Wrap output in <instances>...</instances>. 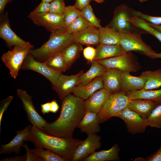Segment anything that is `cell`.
Here are the masks:
<instances>
[{
    "label": "cell",
    "mask_w": 161,
    "mask_h": 161,
    "mask_svg": "<svg viewBox=\"0 0 161 161\" xmlns=\"http://www.w3.org/2000/svg\"><path fill=\"white\" fill-rule=\"evenodd\" d=\"M84 100L69 94L61 100L59 117L53 122H47L41 130L49 135L64 138H73L75 128L84 112Z\"/></svg>",
    "instance_id": "cell-1"
},
{
    "label": "cell",
    "mask_w": 161,
    "mask_h": 161,
    "mask_svg": "<svg viewBox=\"0 0 161 161\" xmlns=\"http://www.w3.org/2000/svg\"><path fill=\"white\" fill-rule=\"evenodd\" d=\"M35 148L48 149L70 161L73 152L82 140L76 138H64L46 134L32 126L27 138Z\"/></svg>",
    "instance_id": "cell-2"
},
{
    "label": "cell",
    "mask_w": 161,
    "mask_h": 161,
    "mask_svg": "<svg viewBox=\"0 0 161 161\" xmlns=\"http://www.w3.org/2000/svg\"><path fill=\"white\" fill-rule=\"evenodd\" d=\"M75 33L68 32L66 28L51 32L48 40L41 47L31 49L29 53L36 60L44 62L52 55L61 52L74 42Z\"/></svg>",
    "instance_id": "cell-3"
},
{
    "label": "cell",
    "mask_w": 161,
    "mask_h": 161,
    "mask_svg": "<svg viewBox=\"0 0 161 161\" xmlns=\"http://www.w3.org/2000/svg\"><path fill=\"white\" fill-rule=\"evenodd\" d=\"M13 49L4 53L1 59L9 71V74L14 79L18 75L24 61L33 46L28 42L25 45H16Z\"/></svg>",
    "instance_id": "cell-4"
},
{
    "label": "cell",
    "mask_w": 161,
    "mask_h": 161,
    "mask_svg": "<svg viewBox=\"0 0 161 161\" xmlns=\"http://www.w3.org/2000/svg\"><path fill=\"white\" fill-rule=\"evenodd\" d=\"M129 100L124 92L119 91L112 93L97 113L100 123L114 117L117 113L127 107Z\"/></svg>",
    "instance_id": "cell-5"
},
{
    "label": "cell",
    "mask_w": 161,
    "mask_h": 161,
    "mask_svg": "<svg viewBox=\"0 0 161 161\" xmlns=\"http://www.w3.org/2000/svg\"><path fill=\"white\" fill-rule=\"evenodd\" d=\"M96 61L106 68H115L122 72H136L141 69L137 59L131 52H126L119 56Z\"/></svg>",
    "instance_id": "cell-6"
},
{
    "label": "cell",
    "mask_w": 161,
    "mask_h": 161,
    "mask_svg": "<svg viewBox=\"0 0 161 161\" xmlns=\"http://www.w3.org/2000/svg\"><path fill=\"white\" fill-rule=\"evenodd\" d=\"M119 32L120 44L126 52H140L150 58L156 52L143 41L140 34L129 30Z\"/></svg>",
    "instance_id": "cell-7"
},
{
    "label": "cell",
    "mask_w": 161,
    "mask_h": 161,
    "mask_svg": "<svg viewBox=\"0 0 161 161\" xmlns=\"http://www.w3.org/2000/svg\"><path fill=\"white\" fill-rule=\"evenodd\" d=\"M114 117L123 120L128 132L132 134L144 133L148 126L147 119L143 118L128 106L117 113Z\"/></svg>",
    "instance_id": "cell-8"
},
{
    "label": "cell",
    "mask_w": 161,
    "mask_h": 161,
    "mask_svg": "<svg viewBox=\"0 0 161 161\" xmlns=\"http://www.w3.org/2000/svg\"><path fill=\"white\" fill-rule=\"evenodd\" d=\"M27 17L35 24L44 27L51 32L66 28L63 15L49 12L36 13L31 12Z\"/></svg>",
    "instance_id": "cell-9"
},
{
    "label": "cell",
    "mask_w": 161,
    "mask_h": 161,
    "mask_svg": "<svg viewBox=\"0 0 161 161\" xmlns=\"http://www.w3.org/2000/svg\"><path fill=\"white\" fill-rule=\"evenodd\" d=\"M100 136L96 134L88 135L74 149L70 161H80L95 152L101 146Z\"/></svg>",
    "instance_id": "cell-10"
},
{
    "label": "cell",
    "mask_w": 161,
    "mask_h": 161,
    "mask_svg": "<svg viewBox=\"0 0 161 161\" xmlns=\"http://www.w3.org/2000/svg\"><path fill=\"white\" fill-rule=\"evenodd\" d=\"M18 96L21 101L23 108L25 112L29 121L41 130L46 125L47 122L37 112L34 105L32 96L26 91L18 88L16 90Z\"/></svg>",
    "instance_id": "cell-11"
},
{
    "label": "cell",
    "mask_w": 161,
    "mask_h": 161,
    "mask_svg": "<svg viewBox=\"0 0 161 161\" xmlns=\"http://www.w3.org/2000/svg\"><path fill=\"white\" fill-rule=\"evenodd\" d=\"M132 10L124 4L118 6L114 10L112 20L107 25L119 32L131 31L133 25L131 20L133 16Z\"/></svg>",
    "instance_id": "cell-12"
},
{
    "label": "cell",
    "mask_w": 161,
    "mask_h": 161,
    "mask_svg": "<svg viewBox=\"0 0 161 161\" xmlns=\"http://www.w3.org/2000/svg\"><path fill=\"white\" fill-rule=\"evenodd\" d=\"M21 69L36 72L45 77L51 83L55 82L62 73L50 68L44 62L35 60L30 53L26 57Z\"/></svg>",
    "instance_id": "cell-13"
},
{
    "label": "cell",
    "mask_w": 161,
    "mask_h": 161,
    "mask_svg": "<svg viewBox=\"0 0 161 161\" xmlns=\"http://www.w3.org/2000/svg\"><path fill=\"white\" fill-rule=\"evenodd\" d=\"M83 73L80 71L77 74L67 75L62 73L57 80L52 83L53 89L57 93L61 100L65 97L72 92L78 85V80L80 75Z\"/></svg>",
    "instance_id": "cell-14"
},
{
    "label": "cell",
    "mask_w": 161,
    "mask_h": 161,
    "mask_svg": "<svg viewBox=\"0 0 161 161\" xmlns=\"http://www.w3.org/2000/svg\"><path fill=\"white\" fill-rule=\"evenodd\" d=\"M32 126L31 124H30L24 129L16 131V135L9 143L1 145L0 154H10L13 152L16 154H19L24 142L27 141V138Z\"/></svg>",
    "instance_id": "cell-15"
},
{
    "label": "cell",
    "mask_w": 161,
    "mask_h": 161,
    "mask_svg": "<svg viewBox=\"0 0 161 161\" xmlns=\"http://www.w3.org/2000/svg\"><path fill=\"white\" fill-rule=\"evenodd\" d=\"M0 18V37L5 41L8 47L11 48L16 45H25L28 44L29 42L21 39L11 29L7 13L1 15Z\"/></svg>",
    "instance_id": "cell-16"
},
{
    "label": "cell",
    "mask_w": 161,
    "mask_h": 161,
    "mask_svg": "<svg viewBox=\"0 0 161 161\" xmlns=\"http://www.w3.org/2000/svg\"><path fill=\"white\" fill-rule=\"evenodd\" d=\"M112 93L104 88L97 90L84 101V112L97 113Z\"/></svg>",
    "instance_id": "cell-17"
},
{
    "label": "cell",
    "mask_w": 161,
    "mask_h": 161,
    "mask_svg": "<svg viewBox=\"0 0 161 161\" xmlns=\"http://www.w3.org/2000/svg\"><path fill=\"white\" fill-rule=\"evenodd\" d=\"M97 113L88 111L84 112L78 122L77 127L82 132L87 135L96 134L100 130Z\"/></svg>",
    "instance_id": "cell-18"
},
{
    "label": "cell",
    "mask_w": 161,
    "mask_h": 161,
    "mask_svg": "<svg viewBox=\"0 0 161 161\" xmlns=\"http://www.w3.org/2000/svg\"><path fill=\"white\" fill-rule=\"evenodd\" d=\"M74 41L81 45H99L100 38L98 28L90 26L82 31L75 32Z\"/></svg>",
    "instance_id": "cell-19"
},
{
    "label": "cell",
    "mask_w": 161,
    "mask_h": 161,
    "mask_svg": "<svg viewBox=\"0 0 161 161\" xmlns=\"http://www.w3.org/2000/svg\"><path fill=\"white\" fill-rule=\"evenodd\" d=\"M122 73L117 69L107 68L102 75L104 88L112 93L120 91Z\"/></svg>",
    "instance_id": "cell-20"
},
{
    "label": "cell",
    "mask_w": 161,
    "mask_h": 161,
    "mask_svg": "<svg viewBox=\"0 0 161 161\" xmlns=\"http://www.w3.org/2000/svg\"><path fill=\"white\" fill-rule=\"evenodd\" d=\"M158 105L153 101L144 99L129 100L127 106L147 119L153 109Z\"/></svg>",
    "instance_id": "cell-21"
},
{
    "label": "cell",
    "mask_w": 161,
    "mask_h": 161,
    "mask_svg": "<svg viewBox=\"0 0 161 161\" xmlns=\"http://www.w3.org/2000/svg\"><path fill=\"white\" fill-rule=\"evenodd\" d=\"M102 75L96 77L86 85L78 84L73 91V95L84 100H86L95 92L104 88Z\"/></svg>",
    "instance_id": "cell-22"
},
{
    "label": "cell",
    "mask_w": 161,
    "mask_h": 161,
    "mask_svg": "<svg viewBox=\"0 0 161 161\" xmlns=\"http://www.w3.org/2000/svg\"><path fill=\"white\" fill-rule=\"evenodd\" d=\"M145 80L141 76H133L128 72H122L120 91L126 93L132 91L144 89Z\"/></svg>",
    "instance_id": "cell-23"
},
{
    "label": "cell",
    "mask_w": 161,
    "mask_h": 161,
    "mask_svg": "<svg viewBox=\"0 0 161 161\" xmlns=\"http://www.w3.org/2000/svg\"><path fill=\"white\" fill-rule=\"evenodd\" d=\"M126 51L120 44L107 45L100 44L96 49L93 61H97L120 55Z\"/></svg>",
    "instance_id": "cell-24"
},
{
    "label": "cell",
    "mask_w": 161,
    "mask_h": 161,
    "mask_svg": "<svg viewBox=\"0 0 161 161\" xmlns=\"http://www.w3.org/2000/svg\"><path fill=\"white\" fill-rule=\"evenodd\" d=\"M120 148L115 143L110 149L95 152L84 159L83 161H108L119 160V156Z\"/></svg>",
    "instance_id": "cell-25"
},
{
    "label": "cell",
    "mask_w": 161,
    "mask_h": 161,
    "mask_svg": "<svg viewBox=\"0 0 161 161\" xmlns=\"http://www.w3.org/2000/svg\"><path fill=\"white\" fill-rule=\"evenodd\" d=\"M126 94L129 100L144 99L153 101L158 105L161 104V89L157 90L144 89L128 92Z\"/></svg>",
    "instance_id": "cell-26"
},
{
    "label": "cell",
    "mask_w": 161,
    "mask_h": 161,
    "mask_svg": "<svg viewBox=\"0 0 161 161\" xmlns=\"http://www.w3.org/2000/svg\"><path fill=\"white\" fill-rule=\"evenodd\" d=\"M107 68L98 63L96 61H93L89 70L83 73L78 80V84L85 85L90 82L96 77L102 75Z\"/></svg>",
    "instance_id": "cell-27"
},
{
    "label": "cell",
    "mask_w": 161,
    "mask_h": 161,
    "mask_svg": "<svg viewBox=\"0 0 161 161\" xmlns=\"http://www.w3.org/2000/svg\"><path fill=\"white\" fill-rule=\"evenodd\" d=\"M100 44L107 45L120 44V34L119 32L107 25L98 28Z\"/></svg>",
    "instance_id": "cell-28"
},
{
    "label": "cell",
    "mask_w": 161,
    "mask_h": 161,
    "mask_svg": "<svg viewBox=\"0 0 161 161\" xmlns=\"http://www.w3.org/2000/svg\"><path fill=\"white\" fill-rule=\"evenodd\" d=\"M140 76L145 80L144 89H153L161 87V69L143 72Z\"/></svg>",
    "instance_id": "cell-29"
},
{
    "label": "cell",
    "mask_w": 161,
    "mask_h": 161,
    "mask_svg": "<svg viewBox=\"0 0 161 161\" xmlns=\"http://www.w3.org/2000/svg\"><path fill=\"white\" fill-rule=\"evenodd\" d=\"M83 49L82 45L74 42L62 51L67 69L70 67Z\"/></svg>",
    "instance_id": "cell-30"
},
{
    "label": "cell",
    "mask_w": 161,
    "mask_h": 161,
    "mask_svg": "<svg viewBox=\"0 0 161 161\" xmlns=\"http://www.w3.org/2000/svg\"><path fill=\"white\" fill-rule=\"evenodd\" d=\"M131 22L133 26L151 34L161 43V32L151 26L148 22L140 18L133 15Z\"/></svg>",
    "instance_id": "cell-31"
},
{
    "label": "cell",
    "mask_w": 161,
    "mask_h": 161,
    "mask_svg": "<svg viewBox=\"0 0 161 161\" xmlns=\"http://www.w3.org/2000/svg\"><path fill=\"white\" fill-rule=\"evenodd\" d=\"M44 62L50 68L61 73L67 70L62 51L52 55Z\"/></svg>",
    "instance_id": "cell-32"
},
{
    "label": "cell",
    "mask_w": 161,
    "mask_h": 161,
    "mask_svg": "<svg viewBox=\"0 0 161 161\" xmlns=\"http://www.w3.org/2000/svg\"><path fill=\"white\" fill-rule=\"evenodd\" d=\"M31 150L34 153L41 157L44 161H68L65 157L48 149L35 148Z\"/></svg>",
    "instance_id": "cell-33"
},
{
    "label": "cell",
    "mask_w": 161,
    "mask_h": 161,
    "mask_svg": "<svg viewBox=\"0 0 161 161\" xmlns=\"http://www.w3.org/2000/svg\"><path fill=\"white\" fill-rule=\"evenodd\" d=\"M80 15L91 26L98 28L101 27L100 21L95 16L89 4L81 10Z\"/></svg>",
    "instance_id": "cell-34"
},
{
    "label": "cell",
    "mask_w": 161,
    "mask_h": 161,
    "mask_svg": "<svg viewBox=\"0 0 161 161\" xmlns=\"http://www.w3.org/2000/svg\"><path fill=\"white\" fill-rule=\"evenodd\" d=\"M90 26H91L80 15L66 26V28L68 32L73 33L82 31Z\"/></svg>",
    "instance_id": "cell-35"
},
{
    "label": "cell",
    "mask_w": 161,
    "mask_h": 161,
    "mask_svg": "<svg viewBox=\"0 0 161 161\" xmlns=\"http://www.w3.org/2000/svg\"><path fill=\"white\" fill-rule=\"evenodd\" d=\"M81 10L74 5L66 6L63 15L66 27L80 15Z\"/></svg>",
    "instance_id": "cell-36"
},
{
    "label": "cell",
    "mask_w": 161,
    "mask_h": 161,
    "mask_svg": "<svg viewBox=\"0 0 161 161\" xmlns=\"http://www.w3.org/2000/svg\"><path fill=\"white\" fill-rule=\"evenodd\" d=\"M148 126L161 128V104L157 105L147 119Z\"/></svg>",
    "instance_id": "cell-37"
},
{
    "label": "cell",
    "mask_w": 161,
    "mask_h": 161,
    "mask_svg": "<svg viewBox=\"0 0 161 161\" xmlns=\"http://www.w3.org/2000/svg\"><path fill=\"white\" fill-rule=\"evenodd\" d=\"M132 15L140 18L147 22L156 25H161V17L154 16L144 14L133 9Z\"/></svg>",
    "instance_id": "cell-38"
},
{
    "label": "cell",
    "mask_w": 161,
    "mask_h": 161,
    "mask_svg": "<svg viewBox=\"0 0 161 161\" xmlns=\"http://www.w3.org/2000/svg\"><path fill=\"white\" fill-rule=\"evenodd\" d=\"M66 6L64 0H54L50 3L49 13L63 15Z\"/></svg>",
    "instance_id": "cell-39"
},
{
    "label": "cell",
    "mask_w": 161,
    "mask_h": 161,
    "mask_svg": "<svg viewBox=\"0 0 161 161\" xmlns=\"http://www.w3.org/2000/svg\"><path fill=\"white\" fill-rule=\"evenodd\" d=\"M137 161H161V145L155 152L146 158L137 157L134 160Z\"/></svg>",
    "instance_id": "cell-40"
},
{
    "label": "cell",
    "mask_w": 161,
    "mask_h": 161,
    "mask_svg": "<svg viewBox=\"0 0 161 161\" xmlns=\"http://www.w3.org/2000/svg\"><path fill=\"white\" fill-rule=\"evenodd\" d=\"M23 147L25 148L27 152L26 161H44L41 157L34 153L31 149L29 148L26 143L23 144Z\"/></svg>",
    "instance_id": "cell-41"
},
{
    "label": "cell",
    "mask_w": 161,
    "mask_h": 161,
    "mask_svg": "<svg viewBox=\"0 0 161 161\" xmlns=\"http://www.w3.org/2000/svg\"><path fill=\"white\" fill-rule=\"evenodd\" d=\"M50 3L43 1L38 4L32 12L36 13H41L49 12Z\"/></svg>",
    "instance_id": "cell-42"
},
{
    "label": "cell",
    "mask_w": 161,
    "mask_h": 161,
    "mask_svg": "<svg viewBox=\"0 0 161 161\" xmlns=\"http://www.w3.org/2000/svg\"><path fill=\"white\" fill-rule=\"evenodd\" d=\"M96 54V49L88 46L83 49V55L86 59L92 62Z\"/></svg>",
    "instance_id": "cell-43"
},
{
    "label": "cell",
    "mask_w": 161,
    "mask_h": 161,
    "mask_svg": "<svg viewBox=\"0 0 161 161\" xmlns=\"http://www.w3.org/2000/svg\"><path fill=\"white\" fill-rule=\"evenodd\" d=\"M13 98V96H10L0 102V127H1V120L4 113L7 109Z\"/></svg>",
    "instance_id": "cell-44"
},
{
    "label": "cell",
    "mask_w": 161,
    "mask_h": 161,
    "mask_svg": "<svg viewBox=\"0 0 161 161\" xmlns=\"http://www.w3.org/2000/svg\"><path fill=\"white\" fill-rule=\"evenodd\" d=\"M91 0H76L74 5L78 9L81 10L89 4Z\"/></svg>",
    "instance_id": "cell-45"
},
{
    "label": "cell",
    "mask_w": 161,
    "mask_h": 161,
    "mask_svg": "<svg viewBox=\"0 0 161 161\" xmlns=\"http://www.w3.org/2000/svg\"><path fill=\"white\" fill-rule=\"evenodd\" d=\"M26 154L23 156H16L14 157L7 158L1 160L0 161H26Z\"/></svg>",
    "instance_id": "cell-46"
},
{
    "label": "cell",
    "mask_w": 161,
    "mask_h": 161,
    "mask_svg": "<svg viewBox=\"0 0 161 161\" xmlns=\"http://www.w3.org/2000/svg\"><path fill=\"white\" fill-rule=\"evenodd\" d=\"M41 112L43 114L50 112V103L47 102L41 105Z\"/></svg>",
    "instance_id": "cell-47"
},
{
    "label": "cell",
    "mask_w": 161,
    "mask_h": 161,
    "mask_svg": "<svg viewBox=\"0 0 161 161\" xmlns=\"http://www.w3.org/2000/svg\"><path fill=\"white\" fill-rule=\"evenodd\" d=\"M50 112L54 113H56L59 108L57 101L53 100L50 102Z\"/></svg>",
    "instance_id": "cell-48"
},
{
    "label": "cell",
    "mask_w": 161,
    "mask_h": 161,
    "mask_svg": "<svg viewBox=\"0 0 161 161\" xmlns=\"http://www.w3.org/2000/svg\"><path fill=\"white\" fill-rule=\"evenodd\" d=\"M14 0H0V13H2L3 12L4 8L7 4Z\"/></svg>",
    "instance_id": "cell-49"
},
{
    "label": "cell",
    "mask_w": 161,
    "mask_h": 161,
    "mask_svg": "<svg viewBox=\"0 0 161 161\" xmlns=\"http://www.w3.org/2000/svg\"><path fill=\"white\" fill-rule=\"evenodd\" d=\"M148 23L151 26L161 32V25H156L149 23Z\"/></svg>",
    "instance_id": "cell-50"
},
{
    "label": "cell",
    "mask_w": 161,
    "mask_h": 161,
    "mask_svg": "<svg viewBox=\"0 0 161 161\" xmlns=\"http://www.w3.org/2000/svg\"><path fill=\"white\" fill-rule=\"evenodd\" d=\"M152 59L161 58V53H157L156 52L151 58Z\"/></svg>",
    "instance_id": "cell-51"
},
{
    "label": "cell",
    "mask_w": 161,
    "mask_h": 161,
    "mask_svg": "<svg viewBox=\"0 0 161 161\" xmlns=\"http://www.w3.org/2000/svg\"><path fill=\"white\" fill-rule=\"evenodd\" d=\"M54 0H41L42 1L50 3Z\"/></svg>",
    "instance_id": "cell-52"
},
{
    "label": "cell",
    "mask_w": 161,
    "mask_h": 161,
    "mask_svg": "<svg viewBox=\"0 0 161 161\" xmlns=\"http://www.w3.org/2000/svg\"><path fill=\"white\" fill-rule=\"evenodd\" d=\"M94 0L98 3H101L103 2L105 0Z\"/></svg>",
    "instance_id": "cell-53"
},
{
    "label": "cell",
    "mask_w": 161,
    "mask_h": 161,
    "mask_svg": "<svg viewBox=\"0 0 161 161\" xmlns=\"http://www.w3.org/2000/svg\"><path fill=\"white\" fill-rule=\"evenodd\" d=\"M138 1L140 3H143L146 2L149 0H138Z\"/></svg>",
    "instance_id": "cell-54"
}]
</instances>
